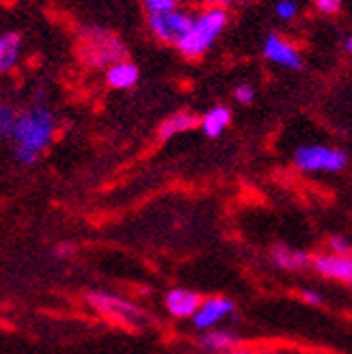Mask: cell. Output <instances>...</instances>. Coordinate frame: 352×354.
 Here are the masks:
<instances>
[{
  "mask_svg": "<svg viewBox=\"0 0 352 354\" xmlns=\"http://www.w3.org/2000/svg\"><path fill=\"white\" fill-rule=\"evenodd\" d=\"M199 126V117L192 115L188 111H180V113H173L169 115L163 123L160 128H158V138L160 140H169L178 134H184V132H190Z\"/></svg>",
  "mask_w": 352,
  "mask_h": 354,
  "instance_id": "obj_15",
  "label": "cell"
},
{
  "mask_svg": "<svg viewBox=\"0 0 352 354\" xmlns=\"http://www.w3.org/2000/svg\"><path fill=\"white\" fill-rule=\"evenodd\" d=\"M230 13L225 7H205L192 15V24L184 37L175 44L178 52L184 59H201L205 52L216 44L223 35Z\"/></svg>",
  "mask_w": 352,
  "mask_h": 354,
  "instance_id": "obj_2",
  "label": "cell"
},
{
  "mask_svg": "<svg viewBox=\"0 0 352 354\" xmlns=\"http://www.w3.org/2000/svg\"><path fill=\"white\" fill-rule=\"evenodd\" d=\"M294 167L303 173H340L348 167V153L328 145H303L294 151Z\"/></svg>",
  "mask_w": 352,
  "mask_h": 354,
  "instance_id": "obj_5",
  "label": "cell"
},
{
  "mask_svg": "<svg viewBox=\"0 0 352 354\" xmlns=\"http://www.w3.org/2000/svg\"><path fill=\"white\" fill-rule=\"evenodd\" d=\"M199 348L205 354H223V352H230L234 348L240 346V337L234 330H225V328H210L203 330L201 337L197 339Z\"/></svg>",
  "mask_w": 352,
  "mask_h": 354,
  "instance_id": "obj_14",
  "label": "cell"
},
{
  "mask_svg": "<svg viewBox=\"0 0 352 354\" xmlns=\"http://www.w3.org/2000/svg\"><path fill=\"white\" fill-rule=\"evenodd\" d=\"M275 13H277L279 20L292 22L294 17L298 15V3H296V0H279V3L275 5Z\"/></svg>",
  "mask_w": 352,
  "mask_h": 354,
  "instance_id": "obj_18",
  "label": "cell"
},
{
  "mask_svg": "<svg viewBox=\"0 0 352 354\" xmlns=\"http://www.w3.org/2000/svg\"><path fill=\"white\" fill-rule=\"evenodd\" d=\"M24 39L17 30H7L0 35V76L13 74L22 63Z\"/></svg>",
  "mask_w": 352,
  "mask_h": 354,
  "instance_id": "obj_11",
  "label": "cell"
},
{
  "mask_svg": "<svg viewBox=\"0 0 352 354\" xmlns=\"http://www.w3.org/2000/svg\"><path fill=\"white\" fill-rule=\"evenodd\" d=\"M311 354H326V352H311Z\"/></svg>",
  "mask_w": 352,
  "mask_h": 354,
  "instance_id": "obj_26",
  "label": "cell"
},
{
  "mask_svg": "<svg viewBox=\"0 0 352 354\" xmlns=\"http://www.w3.org/2000/svg\"><path fill=\"white\" fill-rule=\"evenodd\" d=\"M192 15H195V13L180 9V7L169 9V11L149 13L147 15V28L158 41L175 46L186 35V30L190 28Z\"/></svg>",
  "mask_w": 352,
  "mask_h": 354,
  "instance_id": "obj_6",
  "label": "cell"
},
{
  "mask_svg": "<svg viewBox=\"0 0 352 354\" xmlns=\"http://www.w3.org/2000/svg\"><path fill=\"white\" fill-rule=\"evenodd\" d=\"M17 115H20V109H17L13 102L0 100V136H3L5 140H9L13 130H15Z\"/></svg>",
  "mask_w": 352,
  "mask_h": 354,
  "instance_id": "obj_17",
  "label": "cell"
},
{
  "mask_svg": "<svg viewBox=\"0 0 352 354\" xmlns=\"http://www.w3.org/2000/svg\"><path fill=\"white\" fill-rule=\"evenodd\" d=\"M234 311H236V305H234L232 298H225V296H207V298L201 300L197 313L192 315V326H195L199 333L210 330V328H216Z\"/></svg>",
  "mask_w": 352,
  "mask_h": 354,
  "instance_id": "obj_7",
  "label": "cell"
},
{
  "mask_svg": "<svg viewBox=\"0 0 352 354\" xmlns=\"http://www.w3.org/2000/svg\"><path fill=\"white\" fill-rule=\"evenodd\" d=\"M138 78H140L138 67L128 59L117 61L111 67L104 69V80H106V84L113 91H128V88L136 86Z\"/></svg>",
  "mask_w": 352,
  "mask_h": 354,
  "instance_id": "obj_12",
  "label": "cell"
},
{
  "mask_svg": "<svg viewBox=\"0 0 352 354\" xmlns=\"http://www.w3.org/2000/svg\"><path fill=\"white\" fill-rule=\"evenodd\" d=\"M57 130H59L57 115L41 95L33 97L26 106H22L15 121V130L9 138L17 165L22 167L37 165L39 158L55 143Z\"/></svg>",
  "mask_w": 352,
  "mask_h": 354,
  "instance_id": "obj_1",
  "label": "cell"
},
{
  "mask_svg": "<svg viewBox=\"0 0 352 354\" xmlns=\"http://www.w3.org/2000/svg\"><path fill=\"white\" fill-rule=\"evenodd\" d=\"M301 300H303L305 305H309V307H320V305L324 303L322 294H320V292H315V290H303V292H301Z\"/></svg>",
  "mask_w": 352,
  "mask_h": 354,
  "instance_id": "obj_22",
  "label": "cell"
},
{
  "mask_svg": "<svg viewBox=\"0 0 352 354\" xmlns=\"http://www.w3.org/2000/svg\"><path fill=\"white\" fill-rule=\"evenodd\" d=\"M86 305H89L98 315H102L104 320H109L113 324L126 326V328H145L151 317L147 311H143L138 305L130 303L128 298H121L117 294L109 292H89L86 294Z\"/></svg>",
  "mask_w": 352,
  "mask_h": 354,
  "instance_id": "obj_4",
  "label": "cell"
},
{
  "mask_svg": "<svg viewBox=\"0 0 352 354\" xmlns=\"http://www.w3.org/2000/svg\"><path fill=\"white\" fill-rule=\"evenodd\" d=\"M270 259L277 268L290 270V272L305 270L307 266H311V255L307 251L294 249V246H288V244H275L270 249Z\"/></svg>",
  "mask_w": 352,
  "mask_h": 354,
  "instance_id": "obj_13",
  "label": "cell"
},
{
  "mask_svg": "<svg viewBox=\"0 0 352 354\" xmlns=\"http://www.w3.org/2000/svg\"><path fill=\"white\" fill-rule=\"evenodd\" d=\"M261 52H263V57H266L270 63H275L279 67L292 69V72H298V69H303V57H301V52L296 50L294 44H290L288 39H284L277 32H270L268 37L263 39Z\"/></svg>",
  "mask_w": 352,
  "mask_h": 354,
  "instance_id": "obj_8",
  "label": "cell"
},
{
  "mask_svg": "<svg viewBox=\"0 0 352 354\" xmlns=\"http://www.w3.org/2000/svg\"><path fill=\"white\" fill-rule=\"evenodd\" d=\"M223 354H270V352H257V350H249V348H234L230 352H223Z\"/></svg>",
  "mask_w": 352,
  "mask_h": 354,
  "instance_id": "obj_23",
  "label": "cell"
},
{
  "mask_svg": "<svg viewBox=\"0 0 352 354\" xmlns=\"http://www.w3.org/2000/svg\"><path fill=\"white\" fill-rule=\"evenodd\" d=\"M205 7H225L227 3H232V0H199Z\"/></svg>",
  "mask_w": 352,
  "mask_h": 354,
  "instance_id": "obj_24",
  "label": "cell"
},
{
  "mask_svg": "<svg viewBox=\"0 0 352 354\" xmlns=\"http://www.w3.org/2000/svg\"><path fill=\"white\" fill-rule=\"evenodd\" d=\"M234 100L242 106H249L255 100V88L251 84H238L234 88Z\"/></svg>",
  "mask_w": 352,
  "mask_h": 354,
  "instance_id": "obj_20",
  "label": "cell"
},
{
  "mask_svg": "<svg viewBox=\"0 0 352 354\" xmlns=\"http://www.w3.org/2000/svg\"><path fill=\"white\" fill-rule=\"evenodd\" d=\"M344 48H346V52L352 57V35H348L346 37V41H344Z\"/></svg>",
  "mask_w": 352,
  "mask_h": 354,
  "instance_id": "obj_25",
  "label": "cell"
},
{
  "mask_svg": "<svg viewBox=\"0 0 352 354\" xmlns=\"http://www.w3.org/2000/svg\"><path fill=\"white\" fill-rule=\"evenodd\" d=\"M230 123H232V111L227 106H214V109H210L199 119V128L205 136L216 138L230 128Z\"/></svg>",
  "mask_w": 352,
  "mask_h": 354,
  "instance_id": "obj_16",
  "label": "cell"
},
{
  "mask_svg": "<svg viewBox=\"0 0 352 354\" xmlns=\"http://www.w3.org/2000/svg\"><path fill=\"white\" fill-rule=\"evenodd\" d=\"M320 13H326V15H333L342 9V0H311Z\"/></svg>",
  "mask_w": 352,
  "mask_h": 354,
  "instance_id": "obj_21",
  "label": "cell"
},
{
  "mask_svg": "<svg viewBox=\"0 0 352 354\" xmlns=\"http://www.w3.org/2000/svg\"><path fill=\"white\" fill-rule=\"evenodd\" d=\"M328 253H335V255H352V242L346 236H331L328 242Z\"/></svg>",
  "mask_w": 352,
  "mask_h": 354,
  "instance_id": "obj_19",
  "label": "cell"
},
{
  "mask_svg": "<svg viewBox=\"0 0 352 354\" xmlns=\"http://www.w3.org/2000/svg\"><path fill=\"white\" fill-rule=\"evenodd\" d=\"M311 268L328 281H337L352 288V255L320 253L311 257Z\"/></svg>",
  "mask_w": 352,
  "mask_h": 354,
  "instance_id": "obj_9",
  "label": "cell"
},
{
  "mask_svg": "<svg viewBox=\"0 0 352 354\" xmlns=\"http://www.w3.org/2000/svg\"><path fill=\"white\" fill-rule=\"evenodd\" d=\"M128 55L126 46L115 32L102 26H82L78 30V57L91 69H106Z\"/></svg>",
  "mask_w": 352,
  "mask_h": 354,
  "instance_id": "obj_3",
  "label": "cell"
},
{
  "mask_svg": "<svg viewBox=\"0 0 352 354\" xmlns=\"http://www.w3.org/2000/svg\"><path fill=\"white\" fill-rule=\"evenodd\" d=\"M201 296L186 288H173L165 296V309L175 320H192L201 305Z\"/></svg>",
  "mask_w": 352,
  "mask_h": 354,
  "instance_id": "obj_10",
  "label": "cell"
}]
</instances>
